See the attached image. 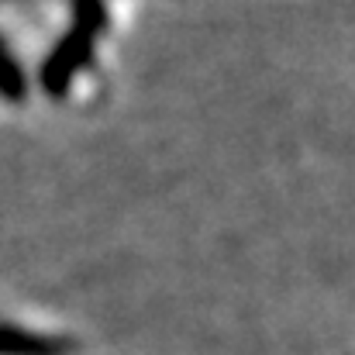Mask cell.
Returning a JSON list of instances; mask_svg holds the SVG:
<instances>
[{"instance_id": "obj_1", "label": "cell", "mask_w": 355, "mask_h": 355, "mask_svg": "<svg viewBox=\"0 0 355 355\" xmlns=\"http://www.w3.org/2000/svg\"><path fill=\"white\" fill-rule=\"evenodd\" d=\"M90 59H94V38L83 35L80 28H69L42 62V94L49 101H66L73 80L90 66Z\"/></svg>"}, {"instance_id": "obj_2", "label": "cell", "mask_w": 355, "mask_h": 355, "mask_svg": "<svg viewBox=\"0 0 355 355\" xmlns=\"http://www.w3.org/2000/svg\"><path fill=\"white\" fill-rule=\"evenodd\" d=\"M80 345L69 335H45L21 328L14 321H0V355H76Z\"/></svg>"}, {"instance_id": "obj_3", "label": "cell", "mask_w": 355, "mask_h": 355, "mask_svg": "<svg viewBox=\"0 0 355 355\" xmlns=\"http://www.w3.org/2000/svg\"><path fill=\"white\" fill-rule=\"evenodd\" d=\"M0 97L7 104H24L28 101V76L17 62V55L10 52V45L0 38Z\"/></svg>"}, {"instance_id": "obj_4", "label": "cell", "mask_w": 355, "mask_h": 355, "mask_svg": "<svg viewBox=\"0 0 355 355\" xmlns=\"http://www.w3.org/2000/svg\"><path fill=\"white\" fill-rule=\"evenodd\" d=\"M73 28H80L83 35H97L107 28V10L101 0H73Z\"/></svg>"}]
</instances>
